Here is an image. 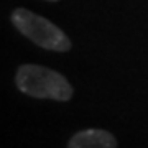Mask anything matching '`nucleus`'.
<instances>
[{"instance_id": "obj_1", "label": "nucleus", "mask_w": 148, "mask_h": 148, "mask_svg": "<svg viewBox=\"0 0 148 148\" xmlns=\"http://www.w3.org/2000/svg\"><path fill=\"white\" fill-rule=\"evenodd\" d=\"M15 84L20 92L36 99L69 101L74 94L73 86L63 74L38 64H23L15 74Z\"/></svg>"}, {"instance_id": "obj_2", "label": "nucleus", "mask_w": 148, "mask_h": 148, "mask_svg": "<svg viewBox=\"0 0 148 148\" xmlns=\"http://www.w3.org/2000/svg\"><path fill=\"white\" fill-rule=\"evenodd\" d=\"M12 23L23 36L45 49L58 53L71 49V40L61 28L27 8H16L12 13Z\"/></svg>"}, {"instance_id": "obj_3", "label": "nucleus", "mask_w": 148, "mask_h": 148, "mask_svg": "<svg viewBox=\"0 0 148 148\" xmlns=\"http://www.w3.org/2000/svg\"><path fill=\"white\" fill-rule=\"evenodd\" d=\"M68 148H117V140L107 130L87 128L74 133Z\"/></svg>"}, {"instance_id": "obj_4", "label": "nucleus", "mask_w": 148, "mask_h": 148, "mask_svg": "<svg viewBox=\"0 0 148 148\" xmlns=\"http://www.w3.org/2000/svg\"><path fill=\"white\" fill-rule=\"evenodd\" d=\"M48 2H58V0H48Z\"/></svg>"}]
</instances>
